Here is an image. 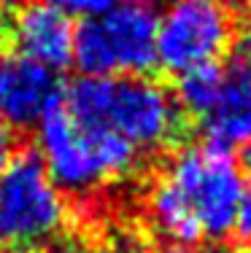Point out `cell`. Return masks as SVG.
I'll use <instances>...</instances> for the list:
<instances>
[{
	"label": "cell",
	"instance_id": "6da1fadb",
	"mask_svg": "<svg viewBox=\"0 0 251 253\" xmlns=\"http://www.w3.org/2000/svg\"><path fill=\"white\" fill-rule=\"evenodd\" d=\"M246 178L232 151L213 143L184 146L149 191V215L170 243H222L235 234Z\"/></svg>",
	"mask_w": 251,
	"mask_h": 253
},
{
	"label": "cell",
	"instance_id": "7a4b0ae2",
	"mask_svg": "<svg viewBox=\"0 0 251 253\" xmlns=\"http://www.w3.org/2000/svg\"><path fill=\"white\" fill-rule=\"evenodd\" d=\"M62 102L81 126L108 129L138 154L167 148L184 126L176 97L146 76H81L68 86Z\"/></svg>",
	"mask_w": 251,
	"mask_h": 253
},
{
	"label": "cell",
	"instance_id": "3957f363",
	"mask_svg": "<svg viewBox=\"0 0 251 253\" xmlns=\"http://www.w3.org/2000/svg\"><path fill=\"white\" fill-rule=\"evenodd\" d=\"M38 154L59 191L81 197L116 178H127L141 156L127 140L100 126H81L57 100L38 124Z\"/></svg>",
	"mask_w": 251,
	"mask_h": 253
},
{
	"label": "cell",
	"instance_id": "277c9868",
	"mask_svg": "<svg viewBox=\"0 0 251 253\" xmlns=\"http://www.w3.org/2000/svg\"><path fill=\"white\" fill-rule=\"evenodd\" d=\"M68 221L62 191L35 151H16L0 172V251L33 253L57 240Z\"/></svg>",
	"mask_w": 251,
	"mask_h": 253
},
{
	"label": "cell",
	"instance_id": "5b68a950",
	"mask_svg": "<svg viewBox=\"0 0 251 253\" xmlns=\"http://www.w3.org/2000/svg\"><path fill=\"white\" fill-rule=\"evenodd\" d=\"M73 62L84 76H146L157 68V14L122 0L100 16L81 19L73 33Z\"/></svg>",
	"mask_w": 251,
	"mask_h": 253
},
{
	"label": "cell",
	"instance_id": "8992f818",
	"mask_svg": "<svg viewBox=\"0 0 251 253\" xmlns=\"http://www.w3.org/2000/svg\"><path fill=\"white\" fill-rule=\"evenodd\" d=\"M235 38L227 0H170L157 16V65L173 76L219 65Z\"/></svg>",
	"mask_w": 251,
	"mask_h": 253
},
{
	"label": "cell",
	"instance_id": "52a82bcc",
	"mask_svg": "<svg viewBox=\"0 0 251 253\" xmlns=\"http://www.w3.org/2000/svg\"><path fill=\"white\" fill-rule=\"evenodd\" d=\"M73 22L46 0H27L3 22V38L11 51L59 73L73 62Z\"/></svg>",
	"mask_w": 251,
	"mask_h": 253
},
{
	"label": "cell",
	"instance_id": "ba28073f",
	"mask_svg": "<svg viewBox=\"0 0 251 253\" xmlns=\"http://www.w3.org/2000/svg\"><path fill=\"white\" fill-rule=\"evenodd\" d=\"M57 100H62V84L54 70L0 49V122L30 129Z\"/></svg>",
	"mask_w": 251,
	"mask_h": 253
},
{
	"label": "cell",
	"instance_id": "9c48e42d",
	"mask_svg": "<svg viewBox=\"0 0 251 253\" xmlns=\"http://www.w3.org/2000/svg\"><path fill=\"white\" fill-rule=\"evenodd\" d=\"M222 76V86L202 119L208 143L227 151L251 146V33L243 35Z\"/></svg>",
	"mask_w": 251,
	"mask_h": 253
},
{
	"label": "cell",
	"instance_id": "30bf717a",
	"mask_svg": "<svg viewBox=\"0 0 251 253\" xmlns=\"http://www.w3.org/2000/svg\"><path fill=\"white\" fill-rule=\"evenodd\" d=\"M222 76H224L222 65H205V68H195L189 73L178 76L176 94H173L178 102V111L202 122L219 94Z\"/></svg>",
	"mask_w": 251,
	"mask_h": 253
},
{
	"label": "cell",
	"instance_id": "8fae6325",
	"mask_svg": "<svg viewBox=\"0 0 251 253\" xmlns=\"http://www.w3.org/2000/svg\"><path fill=\"white\" fill-rule=\"evenodd\" d=\"M49 5H54L57 11H62L65 16H81V19H89V16H100L105 11H111L113 5H119L122 0H46Z\"/></svg>",
	"mask_w": 251,
	"mask_h": 253
},
{
	"label": "cell",
	"instance_id": "7c38bea8",
	"mask_svg": "<svg viewBox=\"0 0 251 253\" xmlns=\"http://www.w3.org/2000/svg\"><path fill=\"white\" fill-rule=\"evenodd\" d=\"M235 234H238V237H243V240H251V186H246L243 200H241V208H238Z\"/></svg>",
	"mask_w": 251,
	"mask_h": 253
},
{
	"label": "cell",
	"instance_id": "4fadbf2b",
	"mask_svg": "<svg viewBox=\"0 0 251 253\" xmlns=\"http://www.w3.org/2000/svg\"><path fill=\"white\" fill-rule=\"evenodd\" d=\"M16 154V137H14V129L8 124L0 122V172L5 170V165L11 162V156Z\"/></svg>",
	"mask_w": 251,
	"mask_h": 253
},
{
	"label": "cell",
	"instance_id": "5bb4252c",
	"mask_svg": "<svg viewBox=\"0 0 251 253\" xmlns=\"http://www.w3.org/2000/svg\"><path fill=\"white\" fill-rule=\"evenodd\" d=\"M103 253H146V248H143L135 237H119L116 243H113L108 251H103Z\"/></svg>",
	"mask_w": 251,
	"mask_h": 253
},
{
	"label": "cell",
	"instance_id": "9a60e30c",
	"mask_svg": "<svg viewBox=\"0 0 251 253\" xmlns=\"http://www.w3.org/2000/svg\"><path fill=\"white\" fill-rule=\"evenodd\" d=\"M33 253H89V251L81 248V245H76V243H51V245L38 248V251H33Z\"/></svg>",
	"mask_w": 251,
	"mask_h": 253
},
{
	"label": "cell",
	"instance_id": "2e32d148",
	"mask_svg": "<svg viewBox=\"0 0 251 253\" xmlns=\"http://www.w3.org/2000/svg\"><path fill=\"white\" fill-rule=\"evenodd\" d=\"M157 253H208V251H202L200 245H181V243H167L162 245Z\"/></svg>",
	"mask_w": 251,
	"mask_h": 253
},
{
	"label": "cell",
	"instance_id": "e0dca14e",
	"mask_svg": "<svg viewBox=\"0 0 251 253\" xmlns=\"http://www.w3.org/2000/svg\"><path fill=\"white\" fill-rule=\"evenodd\" d=\"M27 0H0V14H11V11H16L19 5H25Z\"/></svg>",
	"mask_w": 251,
	"mask_h": 253
},
{
	"label": "cell",
	"instance_id": "ac0fdd59",
	"mask_svg": "<svg viewBox=\"0 0 251 253\" xmlns=\"http://www.w3.org/2000/svg\"><path fill=\"white\" fill-rule=\"evenodd\" d=\"M133 3H141V5H149V8H154V5L162 3V0H133Z\"/></svg>",
	"mask_w": 251,
	"mask_h": 253
},
{
	"label": "cell",
	"instance_id": "d6986e66",
	"mask_svg": "<svg viewBox=\"0 0 251 253\" xmlns=\"http://www.w3.org/2000/svg\"><path fill=\"white\" fill-rule=\"evenodd\" d=\"M246 170H249V175H251V146L246 148Z\"/></svg>",
	"mask_w": 251,
	"mask_h": 253
},
{
	"label": "cell",
	"instance_id": "ffe728a7",
	"mask_svg": "<svg viewBox=\"0 0 251 253\" xmlns=\"http://www.w3.org/2000/svg\"><path fill=\"white\" fill-rule=\"evenodd\" d=\"M238 253H251V245H246V248H241Z\"/></svg>",
	"mask_w": 251,
	"mask_h": 253
}]
</instances>
